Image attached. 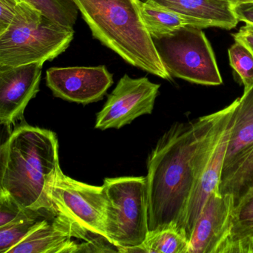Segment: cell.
Wrapping results in <instances>:
<instances>
[{
	"mask_svg": "<svg viewBox=\"0 0 253 253\" xmlns=\"http://www.w3.org/2000/svg\"><path fill=\"white\" fill-rule=\"evenodd\" d=\"M213 118L214 113L174 123L151 152L146 176L149 232L169 226L185 232L188 204L210 152Z\"/></svg>",
	"mask_w": 253,
	"mask_h": 253,
	"instance_id": "1",
	"label": "cell"
},
{
	"mask_svg": "<svg viewBox=\"0 0 253 253\" xmlns=\"http://www.w3.org/2000/svg\"><path fill=\"white\" fill-rule=\"evenodd\" d=\"M58 149L50 130L29 125L13 130L0 148V190L24 208L53 215L51 189L61 169Z\"/></svg>",
	"mask_w": 253,
	"mask_h": 253,
	"instance_id": "2",
	"label": "cell"
},
{
	"mask_svg": "<svg viewBox=\"0 0 253 253\" xmlns=\"http://www.w3.org/2000/svg\"><path fill=\"white\" fill-rule=\"evenodd\" d=\"M74 1L94 38L131 66L171 81L143 23L140 0Z\"/></svg>",
	"mask_w": 253,
	"mask_h": 253,
	"instance_id": "3",
	"label": "cell"
},
{
	"mask_svg": "<svg viewBox=\"0 0 253 253\" xmlns=\"http://www.w3.org/2000/svg\"><path fill=\"white\" fill-rule=\"evenodd\" d=\"M74 35V29L23 2L9 27L0 34V66L51 61L67 50Z\"/></svg>",
	"mask_w": 253,
	"mask_h": 253,
	"instance_id": "4",
	"label": "cell"
},
{
	"mask_svg": "<svg viewBox=\"0 0 253 253\" xmlns=\"http://www.w3.org/2000/svg\"><path fill=\"white\" fill-rule=\"evenodd\" d=\"M53 215L72 237L106 239L107 198L103 186H92L57 173L51 192Z\"/></svg>",
	"mask_w": 253,
	"mask_h": 253,
	"instance_id": "5",
	"label": "cell"
},
{
	"mask_svg": "<svg viewBox=\"0 0 253 253\" xmlns=\"http://www.w3.org/2000/svg\"><path fill=\"white\" fill-rule=\"evenodd\" d=\"M106 233L109 242L123 250L141 245L148 234L146 177L106 178Z\"/></svg>",
	"mask_w": 253,
	"mask_h": 253,
	"instance_id": "6",
	"label": "cell"
},
{
	"mask_svg": "<svg viewBox=\"0 0 253 253\" xmlns=\"http://www.w3.org/2000/svg\"><path fill=\"white\" fill-rule=\"evenodd\" d=\"M202 30L186 26L154 42L171 77L199 85H221L214 52Z\"/></svg>",
	"mask_w": 253,
	"mask_h": 253,
	"instance_id": "7",
	"label": "cell"
},
{
	"mask_svg": "<svg viewBox=\"0 0 253 253\" xmlns=\"http://www.w3.org/2000/svg\"><path fill=\"white\" fill-rule=\"evenodd\" d=\"M161 85L147 78H131L124 75L109 94L97 115L95 128H121L134 120L153 111Z\"/></svg>",
	"mask_w": 253,
	"mask_h": 253,
	"instance_id": "8",
	"label": "cell"
},
{
	"mask_svg": "<svg viewBox=\"0 0 253 253\" xmlns=\"http://www.w3.org/2000/svg\"><path fill=\"white\" fill-rule=\"evenodd\" d=\"M45 81L54 97L84 105L102 100L114 84L105 66L50 68Z\"/></svg>",
	"mask_w": 253,
	"mask_h": 253,
	"instance_id": "9",
	"label": "cell"
},
{
	"mask_svg": "<svg viewBox=\"0 0 253 253\" xmlns=\"http://www.w3.org/2000/svg\"><path fill=\"white\" fill-rule=\"evenodd\" d=\"M44 63L0 66V124L10 129L40 91Z\"/></svg>",
	"mask_w": 253,
	"mask_h": 253,
	"instance_id": "10",
	"label": "cell"
},
{
	"mask_svg": "<svg viewBox=\"0 0 253 253\" xmlns=\"http://www.w3.org/2000/svg\"><path fill=\"white\" fill-rule=\"evenodd\" d=\"M234 209L230 195H221L219 191L213 192L194 226L188 253H218L229 236Z\"/></svg>",
	"mask_w": 253,
	"mask_h": 253,
	"instance_id": "11",
	"label": "cell"
},
{
	"mask_svg": "<svg viewBox=\"0 0 253 253\" xmlns=\"http://www.w3.org/2000/svg\"><path fill=\"white\" fill-rule=\"evenodd\" d=\"M235 112V110L223 128L211 155L204 166V169L200 174L191 195L185 218V232L189 241L195 223L209 197L214 191H219L223 163L227 150Z\"/></svg>",
	"mask_w": 253,
	"mask_h": 253,
	"instance_id": "12",
	"label": "cell"
},
{
	"mask_svg": "<svg viewBox=\"0 0 253 253\" xmlns=\"http://www.w3.org/2000/svg\"><path fill=\"white\" fill-rule=\"evenodd\" d=\"M210 27L231 30L239 23L230 0H146Z\"/></svg>",
	"mask_w": 253,
	"mask_h": 253,
	"instance_id": "13",
	"label": "cell"
},
{
	"mask_svg": "<svg viewBox=\"0 0 253 253\" xmlns=\"http://www.w3.org/2000/svg\"><path fill=\"white\" fill-rule=\"evenodd\" d=\"M73 237L53 217L52 221L42 220L23 241L8 253H76L81 244L72 241Z\"/></svg>",
	"mask_w": 253,
	"mask_h": 253,
	"instance_id": "14",
	"label": "cell"
},
{
	"mask_svg": "<svg viewBox=\"0 0 253 253\" xmlns=\"http://www.w3.org/2000/svg\"><path fill=\"white\" fill-rule=\"evenodd\" d=\"M253 146V87L238 98L222 174L232 169Z\"/></svg>",
	"mask_w": 253,
	"mask_h": 253,
	"instance_id": "15",
	"label": "cell"
},
{
	"mask_svg": "<svg viewBox=\"0 0 253 253\" xmlns=\"http://www.w3.org/2000/svg\"><path fill=\"white\" fill-rule=\"evenodd\" d=\"M140 8L143 23L153 39L164 38L186 26L206 29L199 22L146 0H140Z\"/></svg>",
	"mask_w": 253,
	"mask_h": 253,
	"instance_id": "16",
	"label": "cell"
},
{
	"mask_svg": "<svg viewBox=\"0 0 253 253\" xmlns=\"http://www.w3.org/2000/svg\"><path fill=\"white\" fill-rule=\"evenodd\" d=\"M221 195H230L235 208L253 194V146L232 169L222 174L219 185Z\"/></svg>",
	"mask_w": 253,
	"mask_h": 253,
	"instance_id": "17",
	"label": "cell"
},
{
	"mask_svg": "<svg viewBox=\"0 0 253 253\" xmlns=\"http://www.w3.org/2000/svg\"><path fill=\"white\" fill-rule=\"evenodd\" d=\"M253 238V194L234 209L229 236L218 253H242L245 244Z\"/></svg>",
	"mask_w": 253,
	"mask_h": 253,
	"instance_id": "18",
	"label": "cell"
},
{
	"mask_svg": "<svg viewBox=\"0 0 253 253\" xmlns=\"http://www.w3.org/2000/svg\"><path fill=\"white\" fill-rule=\"evenodd\" d=\"M189 241L183 231L169 226L149 232L141 245L124 249L122 253H188Z\"/></svg>",
	"mask_w": 253,
	"mask_h": 253,
	"instance_id": "19",
	"label": "cell"
},
{
	"mask_svg": "<svg viewBox=\"0 0 253 253\" xmlns=\"http://www.w3.org/2000/svg\"><path fill=\"white\" fill-rule=\"evenodd\" d=\"M57 24L74 29L80 12L74 0H23Z\"/></svg>",
	"mask_w": 253,
	"mask_h": 253,
	"instance_id": "20",
	"label": "cell"
},
{
	"mask_svg": "<svg viewBox=\"0 0 253 253\" xmlns=\"http://www.w3.org/2000/svg\"><path fill=\"white\" fill-rule=\"evenodd\" d=\"M44 219L42 213H40L0 227V253H8L39 226Z\"/></svg>",
	"mask_w": 253,
	"mask_h": 253,
	"instance_id": "21",
	"label": "cell"
},
{
	"mask_svg": "<svg viewBox=\"0 0 253 253\" xmlns=\"http://www.w3.org/2000/svg\"><path fill=\"white\" fill-rule=\"evenodd\" d=\"M231 67L236 72L244 86V91L253 87V53L240 41L228 50Z\"/></svg>",
	"mask_w": 253,
	"mask_h": 253,
	"instance_id": "22",
	"label": "cell"
},
{
	"mask_svg": "<svg viewBox=\"0 0 253 253\" xmlns=\"http://www.w3.org/2000/svg\"><path fill=\"white\" fill-rule=\"evenodd\" d=\"M40 213L42 211L24 208L6 192L0 190V227Z\"/></svg>",
	"mask_w": 253,
	"mask_h": 253,
	"instance_id": "23",
	"label": "cell"
},
{
	"mask_svg": "<svg viewBox=\"0 0 253 253\" xmlns=\"http://www.w3.org/2000/svg\"><path fill=\"white\" fill-rule=\"evenodd\" d=\"M23 2V0H0V34L9 27Z\"/></svg>",
	"mask_w": 253,
	"mask_h": 253,
	"instance_id": "24",
	"label": "cell"
},
{
	"mask_svg": "<svg viewBox=\"0 0 253 253\" xmlns=\"http://www.w3.org/2000/svg\"><path fill=\"white\" fill-rule=\"evenodd\" d=\"M237 33L232 34L234 40L243 42L253 53V24L245 23Z\"/></svg>",
	"mask_w": 253,
	"mask_h": 253,
	"instance_id": "25",
	"label": "cell"
},
{
	"mask_svg": "<svg viewBox=\"0 0 253 253\" xmlns=\"http://www.w3.org/2000/svg\"><path fill=\"white\" fill-rule=\"evenodd\" d=\"M234 10L239 22L253 24V2L238 4Z\"/></svg>",
	"mask_w": 253,
	"mask_h": 253,
	"instance_id": "26",
	"label": "cell"
},
{
	"mask_svg": "<svg viewBox=\"0 0 253 253\" xmlns=\"http://www.w3.org/2000/svg\"><path fill=\"white\" fill-rule=\"evenodd\" d=\"M242 253H253V238L245 244Z\"/></svg>",
	"mask_w": 253,
	"mask_h": 253,
	"instance_id": "27",
	"label": "cell"
},
{
	"mask_svg": "<svg viewBox=\"0 0 253 253\" xmlns=\"http://www.w3.org/2000/svg\"><path fill=\"white\" fill-rule=\"evenodd\" d=\"M230 1L234 6L238 5V4L246 3V2H253V0H230Z\"/></svg>",
	"mask_w": 253,
	"mask_h": 253,
	"instance_id": "28",
	"label": "cell"
}]
</instances>
